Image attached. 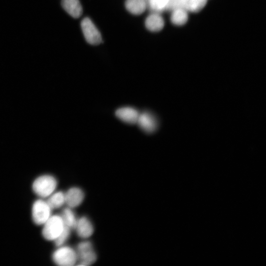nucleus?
I'll return each mask as SVG.
<instances>
[{
	"instance_id": "5",
	"label": "nucleus",
	"mask_w": 266,
	"mask_h": 266,
	"mask_svg": "<svg viewBox=\"0 0 266 266\" xmlns=\"http://www.w3.org/2000/svg\"><path fill=\"white\" fill-rule=\"evenodd\" d=\"M76 253L80 265H90L96 261V254L92 244L89 241L79 243L77 245Z\"/></svg>"
},
{
	"instance_id": "14",
	"label": "nucleus",
	"mask_w": 266,
	"mask_h": 266,
	"mask_svg": "<svg viewBox=\"0 0 266 266\" xmlns=\"http://www.w3.org/2000/svg\"><path fill=\"white\" fill-rule=\"evenodd\" d=\"M125 6L132 14L139 15L145 11L146 4L144 0H127Z\"/></svg>"
},
{
	"instance_id": "10",
	"label": "nucleus",
	"mask_w": 266,
	"mask_h": 266,
	"mask_svg": "<svg viewBox=\"0 0 266 266\" xmlns=\"http://www.w3.org/2000/svg\"><path fill=\"white\" fill-rule=\"evenodd\" d=\"M75 229L79 236L86 238L91 236L94 232V227L90 220L83 216L77 220Z\"/></svg>"
},
{
	"instance_id": "9",
	"label": "nucleus",
	"mask_w": 266,
	"mask_h": 266,
	"mask_svg": "<svg viewBox=\"0 0 266 266\" xmlns=\"http://www.w3.org/2000/svg\"><path fill=\"white\" fill-rule=\"evenodd\" d=\"M65 203L70 208H74L81 204L84 198L83 191L78 187H72L65 193Z\"/></svg>"
},
{
	"instance_id": "3",
	"label": "nucleus",
	"mask_w": 266,
	"mask_h": 266,
	"mask_svg": "<svg viewBox=\"0 0 266 266\" xmlns=\"http://www.w3.org/2000/svg\"><path fill=\"white\" fill-rule=\"evenodd\" d=\"M53 262L60 266H71L77 260V255L72 248L66 246H59L52 254Z\"/></svg>"
},
{
	"instance_id": "12",
	"label": "nucleus",
	"mask_w": 266,
	"mask_h": 266,
	"mask_svg": "<svg viewBox=\"0 0 266 266\" xmlns=\"http://www.w3.org/2000/svg\"><path fill=\"white\" fill-rule=\"evenodd\" d=\"M146 28L152 32H158L161 30L164 26V19L158 14L150 15L145 20Z\"/></svg>"
},
{
	"instance_id": "8",
	"label": "nucleus",
	"mask_w": 266,
	"mask_h": 266,
	"mask_svg": "<svg viewBox=\"0 0 266 266\" xmlns=\"http://www.w3.org/2000/svg\"><path fill=\"white\" fill-rule=\"evenodd\" d=\"M139 112L136 109L131 106H124L117 109L115 116L123 122L133 125L136 124Z\"/></svg>"
},
{
	"instance_id": "7",
	"label": "nucleus",
	"mask_w": 266,
	"mask_h": 266,
	"mask_svg": "<svg viewBox=\"0 0 266 266\" xmlns=\"http://www.w3.org/2000/svg\"><path fill=\"white\" fill-rule=\"evenodd\" d=\"M136 124L143 132L148 133L154 132L158 125L155 117L148 111L139 112Z\"/></svg>"
},
{
	"instance_id": "2",
	"label": "nucleus",
	"mask_w": 266,
	"mask_h": 266,
	"mask_svg": "<svg viewBox=\"0 0 266 266\" xmlns=\"http://www.w3.org/2000/svg\"><path fill=\"white\" fill-rule=\"evenodd\" d=\"M42 234L45 239L54 241L63 231L65 224L61 216L51 215L43 225Z\"/></svg>"
},
{
	"instance_id": "6",
	"label": "nucleus",
	"mask_w": 266,
	"mask_h": 266,
	"mask_svg": "<svg viewBox=\"0 0 266 266\" xmlns=\"http://www.w3.org/2000/svg\"><path fill=\"white\" fill-rule=\"evenodd\" d=\"M81 26L84 37L89 43L97 45L101 42L100 33L89 18H84Z\"/></svg>"
},
{
	"instance_id": "16",
	"label": "nucleus",
	"mask_w": 266,
	"mask_h": 266,
	"mask_svg": "<svg viewBox=\"0 0 266 266\" xmlns=\"http://www.w3.org/2000/svg\"><path fill=\"white\" fill-rule=\"evenodd\" d=\"M65 225L70 229L74 228L76 226L77 219L75 214L70 207L65 208L61 215Z\"/></svg>"
},
{
	"instance_id": "1",
	"label": "nucleus",
	"mask_w": 266,
	"mask_h": 266,
	"mask_svg": "<svg viewBox=\"0 0 266 266\" xmlns=\"http://www.w3.org/2000/svg\"><path fill=\"white\" fill-rule=\"evenodd\" d=\"M57 181L52 175L45 174L36 178L32 185L33 192L42 198H48L56 188Z\"/></svg>"
},
{
	"instance_id": "11",
	"label": "nucleus",
	"mask_w": 266,
	"mask_h": 266,
	"mask_svg": "<svg viewBox=\"0 0 266 266\" xmlns=\"http://www.w3.org/2000/svg\"><path fill=\"white\" fill-rule=\"evenodd\" d=\"M62 5L71 16L77 18L82 13V8L79 0H62Z\"/></svg>"
},
{
	"instance_id": "15",
	"label": "nucleus",
	"mask_w": 266,
	"mask_h": 266,
	"mask_svg": "<svg viewBox=\"0 0 266 266\" xmlns=\"http://www.w3.org/2000/svg\"><path fill=\"white\" fill-rule=\"evenodd\" d=\"M52 209L58 208L65 203V195L63 192L52 193L46 200Z\"/></svg>"
},
{
	"instance_id": "4",
	"label": "nucleus",
	"mask_w": 266,
	"mask_h": 266,
	"mask_svg": "<svg viewBox=\"0 0 266 266\" xmlns=\"http://www.w3.org/2000/svg\"><path fill=\"white\" fill-rule=\"evenodd\" d=\"M52 209L46 200L42 199L36 200L32 209L33 222L37 225H43L51 216Z\"/></svg>"
},
{
	"instance_id": "17",
	"label": "nucleus",
	"mask_w": 266,
	"mask_h": 266,
	"mask_svg": "<svg viewBox=\"0 0 266 266\" xmlns=\"http://www.w3.org/2000/svg\"><path fill=\"white\" fill-rule=\"evenodd\" d=\"M70 232V229L65 225L62 233L54 240L56 245L58 247L62 246L68 238Z\"/></svg>"
},
{
	"instance_id": "13",
	"label": "nucleus",
	"mask_w": 266,
	"mask_h": 266,
	"mask_svg": "<svg viewBox=\"0 0 266 266\" xmlns=\"http://www.w3.org/2000/svg\"><path fill=\"white\" fill-rule=\"evenodd\" d=\"M188 10L183 7L176 6L173 8L171 21L175 25L181 26L187 22Z\"/></svg>"
}]
</instances>
